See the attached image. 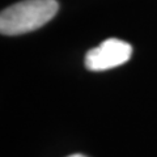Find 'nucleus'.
I'll return each instance as SVG.
<instances>
[{
  "instance_id": "f257e3e1",
  "label": "nucleus",
  "mask_w": 157,
  "mask_h": 157,
  "mask_svg": "<svg viewBox=\"0 0 157 157\" xmlns=\"http://www.w3.org/2000/svg\"><path fill=\"white\" fill-rule=\"evenodd\" d=\"M58 9L56 0H22L2 12L0 32L4 36H18L37 30L54 18Z\"/></svg>"
},
{
  "instance_id": "f03ea898",
  "label": "nucleus",
  "mask_w": 157,
  "mask_h": 157,
  "mask_svg": "<svg viewBox=\"0 0 157 157\" xmlns=\"http://www.w3.org/2000/svg\"><path fill=\"white\" fill-rule=\"evenodd\" d=\"M132 55V46L118 38L106 39L85 55V67L89 71H106L124 64Z\"/></svg>"
},
{
  "instance_id": "7ed1b4c3",
  "label": "nucleus",
  "mask_w": 157,
  "mask_h": 157,
  "mask_svg": "<svg viewBox=\"0 0 157 157\" xmlns=\"http://www.w3.org/2000/svg\"><path fill=\"white\" fill-rule=\"evenodd\" d=\"M68 157H86V156L80 155V153H76V155H71V156H68Z\"/></svg>"
}]
</instances>
